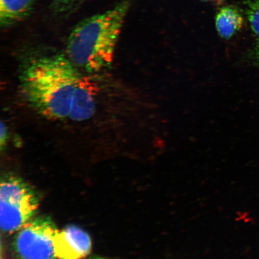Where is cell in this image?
I'll return each mask as SVG.
<instances>
[{
    "mask_svg": "<svg viewBox=\"0 0 259 259\" xmlns=\"http://www.w3.org/2000/svg\"><path fill=\"white\" fill-rule=\"evenodd\" d=\"M67 56L52 55L32 60L19 76L21 92L32 108L51 120L69 118L81 79Z\"/></svg>",
    "mask_w": 259,
    "mask_h": 259,
    "instance_id": "1",
    "label": "cell"
},
{
    "mask_svg": "<svg viewBox=\"0 0 259 259\" xmlns=\"http://www.w3.org/2000/svg\"><path fill=\"white\" fill-rule=\"evenodd\" d=\"M129 8L128 2H122L75 26L68 37L66 50L77 69L96 73L111 66Z\"/></svg>",
    "mask_w": 259,
    "mask_h": 259,
    "instance_id": "2",
    "label": "cell"
},
{
    "mask_svg": "<svg viewBox=\"0 0 259 259\" xmlns=\"http://www.w3.org/2000/svg\"><path fill=\"white\" fill-rule=\"evenodd\" d=\"M39 203L33 189L20 178H3L0 187V225L9 234L30 222Z\"/></svg>",
    "mask_w": 259,
    "mask_h": 259,
    "instance_id": "3",
    "label": "cell"
},
{
    "mask_svg": "<svg viewBox=\"0 0 259 259\" xmlns=\"http://www.w3.org/2000/svg\"><path fill=\"white\" fill-rule=\"evenodd\" d=\"M57 231L50 219H35L18 233L15 242L16 250L22 259H58L53 242Z\"/></svg>",
    "mask_w": 259,
    "mask_h": 259,
    "instance_id": "4",
    "label": "cell"
},
{
    "mask_svg": "<svg viewBox=\"0 0 259 259\" xmlns=\"http://www.w3.org/2000/svg\"><path fill=\"white\" fill-rule=\"evenodd\" d=\"M55 254L58 259H83L92 250L90 236L82 229L70 226L57 231L53 237Z\"/></svg>",
    "mask_w": 259,
    "mask_h": 259,
    "instance_id": "5",
    "label": "cell"
},
{
    "mask_svg": "<svg viewBox=\"0 0 259 259\" xmlns=\"http://www.w3.org/2000/svg\"><path fill=\"white\" fill-rule=\"evenodd\" d=\"M95 87L92 82L81 77L74 92L69 117L75 121H82L92 117L95 111Z\"/></svg>",
    "mask_w": 259,
    "mask_h": 259,
    "instance_id": "6",
    "label": "cell"
},
{
    "mask_svg": "<svg viewBox=\"0 0 259 259\" xmlns=\"http://www.w3.org/2000/svg\"><path fill=\"white\" fill-rule=\"evenodd\" d=\"M38 0H0V24L8 27L30 15Z\"/></svg>",
    "mask_w": 259,
    "mask_h": 259,
    "instance_id": "7",
    "label": "cell"
},
{
    "mask_svg": "<svg viewBox=\"0 0 259 259\" xmlns=\"http://www.w3.org/2000/svg\"><path fill=\"white\" fill-rule=\"evenodd\" d=\"M244 19L241 13L232 6L220 9L215 17V27L220 36L229 39L241 30Z\"/></svg>",
    "mask_w": 259,
    "mask_h": 259,
    "instance_id": "8",
    "label": "cell"
},
{
    "mask_svg": "<svg viewBox=\"0 0 259 259\" xmlns=\"http://www.w3.org/2000/svg\"><path fill=\"white\" fill-rule=\"evenodd\" d=\"M247 15L251 30L259 38V0H250L248 3Z\"/></svg>",
    "mask_w": 259,
    "mask_h": 259,
    "instance_id": "9",
    "label": "cell"
},
{
    "mask_svg": "<svg viewBox=\"0 0 259 259\" xmlns=\"http://www.w3.org/2000/svg\"><path fill=\"white\" fill-rule=\"evenodd\" d=\"M79 0H54L53 10L56 12H64L68 11Z\"/></svg>",
    "mask_w": 259,
    "mask_h": 259,
    "instance_id": "10",
    "label": "cell"
},
{
    "mask_svg": "<svg viewBox=\"0 0 259 259\" xmlns=\"http://www.w3.org/2000/svg\"><path fill=\"white\" fill-rule=\"evenodd\" d=\"M8 139V129L6 127V124L3 123V121L1 122V138H0V145H1V148H3L5 147L6 144H7Z\"/></svg>",
    "mask_w": 259,
    "mask_h": 259,
    "instance_id": "11",
    "label": "cell"
},
{
    "mask_svg": "<svg viewBox=\"0 0 259 259\" xmlns=\"http://www.w3.org/2000/svg\"><path fill=\"white\" fill-rule=\"evenodd\" d=\"M256 54H257V57L258 58V59L259 60V41H258V43H257V46H256Z\"/></svg>",
    "mask_w": 259,
    "mask_h": 259,
    "instance_id": "12",
    "label": "cell"
},
{
    "mask_svg": "<svg viewBox=\"0 0 259 259\" xmlns=\"http://www.w3.org/2000/svg\"><path fill=\"white\" fill-rule=\"evenodd\" d=\"M201 1H203V2H210V1H214V0H201Z\"/></svg>",
    "mask_w": 259,
    "mask_h": 259,
    "instance_id": "13",
    "label": "cell"
},
{
    "mask_svg": "<svg viewBox=\"0 0 259 259\" xmlns=\"http://www.w3.org/2000/svg\"><path fill=\"white\" fill-rule=\"evenodd\" d=\"M95 259H106V258H101V257H98V258H96Z\"/></svg>",
    "mask_w": 259,
    "mask_h": 259,
    "instance_id": "14",
    "label": "cell"
},
{
    "mask_svg": "<svg viewBox=\"0 0 259 259\" xmlns=\"http://www.w3.org/2000/svg\"><path fill=\"white\" fill-rule=\"evenodd\" d=\"M2 259H3V258H2Z\"/></svg>",
    "mask_w": 259,
    "mask_h": 259,
    "instance_id": "15",
    "label": "cell"
}]
</instances>
